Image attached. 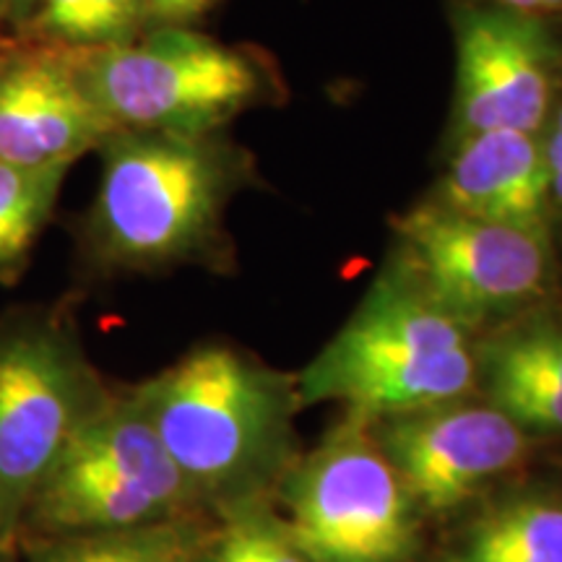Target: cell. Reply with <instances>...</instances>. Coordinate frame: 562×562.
Returning a JSON list of instances; mask_svg holds the SVG:
<instances>
[{"instance_id": "cell-1", "label": "cell", "mask_w": 562, "mask_h": 562, "mask_svg": "<svg viewBox=\"0 0 562 562\" xmlns=\"http://www.w3.org/2000/svg\"><path fill=\"white\" fill-rule=\"evenodd\" d=\"M131 391L211 518L271 501L297 459V381L229 344H199Z\"/></svg>"}, {"instance_id": "cell-2", "label": "cell", "mask_w": 562, "mask_h": 562, "mask_svg": "<svg viewBox=\"0 0 562 562\" xmlns=\"http://www.w3.org/2000/svg\"><path fill=\"white\" fill-rule=\"evenodd\" d=\"M97 195L79 224V252L100 277L216 266L224 211L248 180V159L222 133L115 131L100 146Z\"/></svg>"}, {"instance_id": "cell-3", "label": "cell", "mask_w": 562, "mask_h": 562, "mask_svg": "<svg viewBox=\"0 0 562 562\" xmlns=\"http://www.w3.org/2000/svg\"><path fill=\"white\" fill-rule=\"evenodd\" d=\"M398 269L368 297L297 378L300 404H341L375 422L476 396V341Z\"/></svg>"}, {"instance_id": "cell-4", "label": "cell", "mask_w": 562, "mask_h": 562, "mask_svg": "<svg viewBox=\"0 0 562 562\" xmlns=\"http://www.w3.org/2000/svg\"><path fill=\"white\" fill-rule=\"evenodd\" d=\"M211 518L131 389L112 391L34 490L21 539L74 537Z\"/></svg>"}, {"instance_id": "cell-5", "label": "cell", "mask_w": 562, "mask_h": 562, "mask_svg": "<svg viewBox=\"0 0 562 562\" xmlns=\"http://www.w3.org/2000/svg\"><path fill=\"white\" fill-rule=\"evenodd\" d=\"M110 393L66 300L0 315V513L16 544L42 476Z\"/></svg>"}, {"instance_id": "cell-6", "label": "cell", "mask_w": 562, "mask_h": 562, "mask_svg": "<svg viewBox=\"0 0 562 562\" xmlns=\"http://www.w3.org/2000/svg\"><path fill=\"white\" fill-rule=\"evenodd\" d=\"M91 100L115 131L211 136L266 100L269 74L243 47L154 26L125 45L76 50Z\"/></svg>"}, {"instance_id": "cell-7", "label": "cell", "mask_w": 562, "mask_h": 562, "mask_svg": "<svg viewBox=\"0 0 562 562\" xmlns=\"http://www.w3.org/2000/svg\"><path fill=\"white\" fill-rule=\"evenodd\" d=\"M273 495L311 562H414L422 510L378 446L370 422L347 417L294 459Z\"/></svg>"}, {"instance_id": "cell-8", "label": "cell", "mask_w": 562, "mask_h": 562, "mask_svg": "<svg viewBox=\"0 0 562 562\" xmlns=\"http://www.w3.org/2000/svg\"><path fill=\"white\" fill-rule=\"evenodd\" d=\"M396 235L409 277L472 331L526 311L550 290L547 227L484 222L442 203H425L396 222Z\"/></svg>"}, {"instance_id": "cell-9", "label": "cell", "mask_w": 562, "mask_h": 562, "mask_svg": "<svg viewBox=\"0 0 562 562\" xmlns=\"http://www.w3.org/2000/svg\"><path fill=\"white\" fill-rule=\"evenodd\" d=\"M422 516H451L524 467L531 435L487 402L459 398L370 422Z\"/></svg>"}, {"instance_id": "cell-10", "label": "cell", "mask_w": 562, "mask_h": 562, "mask_svg": "<svg viewBox=\"0 0 562 562\" xmlns=\"http://www.w3.org/2000/svg\"><path fill=\"white\" fill-rule=\"evenodd\" d=\"M115 133L91 100L76 50L13 37L0 58V161L74 167Z\"/></svg>"}, {"instance_id": "cell-11", "label": "cell", "mask_w": 562, "mask_h": 562, "mask_svg": "<svg viewBox=\"0 0 562 562\" xmlns=\"http://www.w3.org/2000/svg\"><path fill=\"white\" fill-rule=\"evenodd\" d=\"M552 100V47L531 13L484 9L459 26V112L469 133L542 125Z\"/></svg>"}, {"instance_id": "cell-12", "label": "cell", "mask_w": 562, "mask_h": 562, "mask_svg": "<svg viewBox=\"0 0 562 562\" xmlns=\"http://www.w3.org/2000/svg\"><path fill=\"white\" fill-rule=\"evenodd\" d=\"M550 170L533 133H469L442 180V206L474 220L547 227Z\"/></svg>"}, {"instance_id": "cell-13", "label": "cell", "mask_w": 562, "mask_h": 562, "mask_svg": "<svg viewBox=\"0 0 562 562\" xmlns=\"http://www.w3.org/2000/svg\"><path fill=\"white\" fill-rule=\"evenodd\" d=\"M476 393L524 432L562 435V323H516L476 344Z\"/></svg>"}, {"instance_id": "cell-14", "label": "cell", "mask_w": 562, "mask_h": 562, "mask_svg": "<svg viewBox=\"0 0 562 562\" xmlns=\"http://www.w3.org/2000/svg\"><path fill=\"white\" fill-rule=\"evenodd\" d=\"M442 562H562V495L508 492L476 510Z\"/></svg>"}, {"instance_id": "cell-15", "label": "cell", "mask_w": 562, "mask_h": 562, "mask_svg": "<svg viewBox=\"0 0 562 562\" xmlns=\"http://www.w3.org/2000/svg\"><path fill=\"white\" fill-rule=\"evenodd\" d=\"M211 521L182 518L125 531L26 539V562H203Z\"/></svg>"}, {"instance_id": "cell-16", "label": "cell", "mask_w": 562, "mask_h": 562, "mask_svg": "<svg viewBox=\"0 0 562 562\" xmlns=\"http://www.w3.org/2000/svg\"><path fill=\"white\" fill-rule=\"evenodd\" d=\"M70 167H21L0 161V284H16L34 245L53 222Z\"/></svg>"}, {"instance_id": "cell-17", "label": "cell", "mask_w": 562, "mask_h": 562, "mask_svg": "<svg viewBox=\"0 0 562 562\" xmlns=\"http://www.w3.org/2000/svg\"><path fill=\"white\" fill-rule=\"evenodd\" d=\"M146 30V0H40L16 37L83 53L125 45Z\"/></svg>"}, {"instance_id": "cell-18", "label": "cell", "mask_w": 562, "mask_h": 562, "mask_svg": "<svg viewBox=\"0 0 562 562\" xmlns=\"http://www.w3.org/2000/svg\"><path fill=\"white\" fill-rule=\"evenodd\" d=\"M203 562H311L269 501L224 510L211 521Z\"/></svg>"}, {"instance_id": "cell-19", "label": "cell", "mask_w": 562, "mask_h": 562, "mask_svg": "<svg viewBox=\"0 0 562 562\" xmlns=\"http://www.w3.org/2000/svg\"><path fill=\"white\" fill-rule=\"evenodd\" d=\"M214 0H146V19L154 26H193Z\"/></svg>"}, {"instance_id": "cell-20", "label": "cell", "mask_w": 562, "mask_h": 562, "mask_svg": "<svg viewBox=\"0 0 562 562\" xmlns=\"http://www.w3.org/2000/svg\"><path fill=\"white\" fill-rule=\"evenodd\" d=\"M37 3L40 0H0V34L16 37L30 24Z\"/></svg>"}, {"instance_id": "cell-21", "label": "cell", "mask_w": 562, "mask_h": 562, "mask_svg": "<svg viewBox=\"0 0 562 562\" xmlns=\"http://www.w3.org/2000/svg\"><path fill=\"white\" fill-rule=\"evenodd\" d=\"M542 149H544L547 170H558V167H562V110H560L558 121H554V128Z\"/></svg>"}, {"instance_id": "cell-22", "label": "cell", "mask_w": 562, "mask_h": 562, "mask_svg": "<svg viewBox=\"0 0 562 562\" xmlns=\"http://www.w3.org/2000/svg\"><path fill=\"white\" fill-rule=\"evenodd\" d=\"M497 9H508L518 13H537V11H550L562 9V0H492Z\"/></svg>"}, {"instance_id": "cell-23", "label": "cell", "mask_w": 562, "mask_h": 562, "mask_svg": "<svg viewBox=\"0 0 562 562\" xmlns=\"http://www.w3.org/2000/svg\"><path fill=\"white\" fill-rule=\"evenodd\" d=\"M13 547H16V539H13V533L9 531V526H5V521H3V513H0V562L9 560Z\"/></svg>"}, {"instance_id": "cell-24", "label": "cell", "mask_w": 562, "mask_h": 562, "mask_svg": "<svg viewBox=\"0 0 562 562\" xmlns=\"http://www.w3.org/2000/svg\"><path fill=\"white\" fill-rule=\"evenodd\" d=\"M550 195L558 203H562V167L550 170Z\"/></svg>"}, {"instance_id": "cell-25", "label": "cell", "mask_w": 562, "mask_h": 562, "mask_svg": "<svg viewBox=\"0 0 562 562\" xmlns=\"http://www.w3.org/2000/svg\"><path fill=\"white\" fill-rule=\"evenodd\" d=\"M11 40H13V37H9V34H0V58H3L5 47H9V45H11Z\"/></svg>"}]
</instances>
